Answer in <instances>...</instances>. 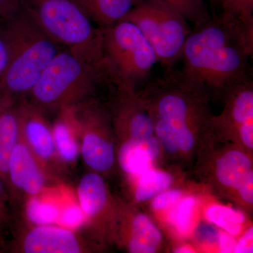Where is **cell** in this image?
Returning a JSON list of instances; mask_svg holds the SVG:
<instances>
[{"instance_id":"obj_1","label":"cell","mask_w":253,"mask_h":253,"mask_svg":"<svg viewBox=\"0 0 253 253\" xmlns=\"http://www.w3.org/2000/svg\"><path fill=\"white\" fill-rule=\"evenodd\" d=\"M219 14L195 26L184 44L181 74L211 98L250 81L253 51L252 14L220 7Z\"/></svg>"},{"instance_id":"obj_2","label":"cell","mask_w":253,"mask_h":253,"mask_svg":"<svg viewBox=\"0 0 253 253\" xmlns=\"http://www.w3.org/2000/svg\"><path fill=\"white\" fill-rule=\"evenodd\" d=\"M154 124L161 151L168 157L189 158L214 128L211 95L186 80L181 71H166L138 91Z\"/></svg>"},{"instance_id":"obj_3","label":"cell","mask_w":253,"mask_h":253,"mask_svg":"<svg viewBox=\"0 0 253 253\" xmlns=\"http://www.w3.org/2000/svg\"><path fill=\"white\" fill-rule=\"evenodd\" d=\"M3 21L9 61L0 89L17 99L27 97L48 65L66 48L40 26L23 4Z\"/></svg>"},{"instance_id":"obj_4","label":"cell","mask_w":253,"mask_h":253,"mask_svg":"<svg viewBox=\"0 0 253 253\" xmlns=\"http://www.w3.org/2000/svg\"><path fill=\"white\" fill-rule=\"evenodd\" d=\"M109 81L106 66L65 49L48 65L27 97L46 116H56L94 97L100 83Z\"/></svg>"},{"instance_id":"obj_5","label":"cell","mask_w":253,"mask_h":253,"mask_svg":"<svg viewBox=\"0 0 253 253\" xmlns=\"http://www.w3.org/2000/svg\"><path fill=\"white\" fill-rule=\"evenodd\" d=\"M43 29L61 46L91 62L107 67L102 33L76 0H22Z\"/></svg>"},{"instance_id":"obj_6","label":"cell","mask_w":253,"mask_h":253,"mask_svg":"<svg viewBox=\"0 0 253 253\" xmlns=\"http://www.w3.org/2000/svg\"><path fill=\"white\" fill-rule=\"evenodd\" d=\"M101 29L103 53L113 83L136 90L158 63L154 49L130 21L121 20Z\"/></svg>"},{"instance_id":"obj_7","label":"cell","mask_w":253,"mask_h":253,"mask_svg":"<svg viewBox=\"0 0 253 253\" xmlns=\"http://www.w3.org/2000/svg\"><path fill=\"white\" fill-rule=\"evenodd\" d=\"M122 20L139 28L166 71L182 57L191 30L185 16L172 5L163 0H144Z\"/></svg>"},{"instance_id":"obj_8","label":"cell","mask_w":253,"mask_h":253,"mask_svg":"<svg viewBox=\"0 0 253 253\" xmlns=\"http://www.w3.org/2000/svg\"><path fill=\"white\" fill-rule=\"evenodd\" d=\"M79 127L81 156L86 167L109 175L118 166L117 140L108 108L94 97L73 107Z\"/></svg>"},{"instance_id":"obj_9","label":"cell","mask_w":253,"mask_h":253,"mask_svg":"<svg viewBox=\"0 0 253 253\" xmlns=\"http://www.w3.org/2000/svg\"><path fill=\"white\" fill-rule=\"evenodd\" d=\"M85 233L58 224H32L17 216L14 217L4 252L85 253L96 251L97 243L90 236H86Z\"/></svg>"},{"instance_id":"obj_10","label":"cell","mask_w":253,"mask_h":253,"mask_svg":"<svg viewBox=\"0 0 253 253\" xmlns=\"http://www.w3.org/2000/svg\"><path fill=\"white\" fill-rule=\"evenodd\" d=\"M115 85L116 95L108 110L117 146L126 142L139 145L154 162L162 151L144 101L137 91L121 84Z\"/></svg>"},{"instance_id":"obj_11","label":"cell","mask_w":253,"mask_h":253,"mask_svg":"<svg viewBox=\"0 0 253 253\" xmlns=\"http://www.w3.org/2000/svg\"><path fill=\"white\" fill-rule=\"evenodd\" d=\"M78 204L86 219L85 231L96 243L113 241L118 201L113 197L102 175L90 171L80 179Z\"/></svg>"},{"instance_id":"obj_12","label":"cell","mask_w":253,"mask_h":253,"mask_svg":"<svg viewBox=\"0 0 253 253\" xmlns=\"http://www.w3.org/2000/svg\"><path fill=\"white\" fill-rule=\"evenodd\" d=\"M58 182L42 166L19 136L8 163L6 189L14 217L20 214L28 200L41 196Z\"/></svg>"},{"instance_id":"obj_13","label":"cell","mask_w":253,"mask_h":253,"mask_svg":"<svg viewBox=\"0 0 253 253\" xmlns=\"http://www.w3.org/2000/svg\"><path fill=\"white\" fill-rule=\"evenodd\" d=\"M20 137L50 175L61 181L68 169L60 161L51 124L28 97L18 99Z\"/></svg>"},{"instance_id":"obj_14","label":"cell","mask_w":253,"mask_h":253,"mask_svg":"<svg viewBox=\"0 0 253 253\" xmlns=\"http://www.w3.org/2000/svg\"><path fill=\"white\" fill-rule=\"evenodd\" d=\"M113 242L129 253H154L162 244L163 235L147 215L118 201Z\"/></svg>"},{"instance_id":"obj_15","label":"cell","mask_w":253,"mask_h":253,"mask_svg":"<svg viewBox=\"0 0 253 253\" xmlns=\"http://www.w3.org/2000/svg\"><path fill=\"white\" fill-rule=\"evenodd\" d=\"M239 144H225L210 154L211 183L226 192L236 195L241 186L253 177L252 159Z\"/></svg>"},{"instance_id":"obj_16","label":"cell","mask_w":253,"mask_h":253,"mask_svg":"<svg viewBox=\"0 0 253 253\" xmlns=\"http://www.w3.org/2000/svg\"><path fill=\"white\" fill-rule=\"evenodd\" d=\"M223 99L224 110L219 116H213V125L221 136L237 142L240 134L253 129L252 80L232 88Z\"/></svg>"},{"instance_id":"obj_17","label":"cell","mask_w":253,"mask_h":253,"mask_svg":"<svg viewBox=\"0 0 253 253\" xmlns=\"http://www.w3.org/2000/svg\"><path fill=\"white\" fill-rule=\"evenodd\" d=\"M51 127L60 161L69 170L81 157V136L73 107L60 111Z\"/></svg>"},{"instance_id":"obj_18","label":"cell","mask_w":253,"mask_h":253,"mask_svg":"<svg viewBox=\"0 0 253 253\" xmlns=\"http://www.w3.org/2000/svg\"><path fill=\"white\" fill-rule=\"evenodd\" d=\"M17 103V99L0 89V176L6 188L10 154L20 136Z\"/></svg>"},{"instance_id":"obj_19","label":"cell","mask_w":253,"mask_h":253,"mask_svg":"<svg viewBox=\"0 0 253 253\" xmlns=\"http://www.w3.org/2000/svg\"><path fill=\"white\" fill-rule=\"evenodd\" d=\"M93 22L100 28L112 26L123 19L144 0H76Z\"/></svg>"},{"instance_id":"obj_20","label":"cell","mask_w":253,"mask_h":253,"mask_svg":"<svg viewBox=\"0 0 253 253\" xmlns=\"http://www.w3.org/2000/svg\"><path fill=\"white\" fill-rule=\"evenodd\" d=\"M118 165L129 176H139L152 166L147 151L137 144L122 143L117 146Z\"/></svg>"},{"instance_id":"obj_21","label":"cell","mask_w":253,"mask_h":253,"mask_svg":"<svg viewBox=\"0 0 253 253\" xmlns=\"http://www.w3.org/2000/svg\"><path fill=\"white\" fill-rule=\"evenodd\" d=\"M172 183L173 176L169 173L149 168L138 176L134 198L139 203L150 201L169 189Z\"/></svg>"},{"instance_id":"obj_22","label":"cell","mask_w":253,"mask_h":253,"mask_svg":"<svg viewBox=\"0 0 253 253\" xmlns=\"http://www.w3.org/2000/svg\"><path fill=\"white\" fill-rule=\"evenodd\" d=\"M59 213L57 206L45 202L42 200L41 196H38L28 200L20 214L14 217H22L30 224L44 225L58 224Z\"/></svg>"},{"instance_id":"obj_23","label":"cell","mask_w":253,"mask_h":253,"mask_svg":"<svg viewBox=\"0 0 253 253\" xmlns=\"http://www.w3.org/2000/svg\"><path fill=\"white\" fill-rule=\"evenodd\" d=\"M206 219L231 236L241 234L246 217L242 212L221 205H212L206 210Z\"/></svg>"},{"instance_id":"obj_24","label":"cell","mask_w":253,"mask_h":253,"mask_svg":"<svg viewBox=\"0 0 253 253\" xmlns=\"http://www.w3.org/2000/svg\"><path fill=\"white\" fill-rule=\"evenodd\" d=\"M196 206V199L193 196H186L181 199L169 212L168 219L179 234L186 235L189 232Z\"/></svg>"},{"instance_id":"obj_25","label":"cell","mask_w":253,"mask_h":253,"mask_svg":"<svg viewBox=\"0 0 253 253\" xmlns=\"http://www.w3.org/2000/svg\"><path fill=\"white\" fill-rule=\"evenodd\" d=\"M14 214L4 181L0 176V253H4L11 236Z\"/></svg>"},{"instance_id":"obj_26","label":"cell","mask_w":253,"mask_h":253,"mask_svg":"<svg viewBox=\"0 0 253 253\" xmlns=\"http://www.w3.org/2000/svg\"><path fill=\"white\" fill-rule=\"evenodd\" d=\"M168 4L172 5L186 19L194 24L199 26L211 17L206 0H163Z\"/></svg>"},{"instance_id":"obj_27","label":"cell","mask_w":253,"mask_h":253,"mask_svg":"<svg viewBox=\"0 0 253 253\" xmlns=\"http://www.w3.org/2000/svg\"><path fill=\"white\" fill-rule=\"evenodd\" d=\"M58 224L76 231L85 229L86 219L79 204H68L60 209Z\"/></svg>"},{"instance_id":"obj_28","label":"cell","mask_w":253,"mask_h":253,"mask_svg":"<svg viewBox=\"0 0 253 253\" xmlns=\"http://www.w3.org/2000/svg\"><path fill=\"white\" fill-rule=\"evenodd\" d=\"M184 192L179 189H168L155 196L151 206L156 211H163L170 209L184 198Z\"/></svg>"},{"instance_id":"obj_29","label":"cell","mask_w":253,"mask_h":253,"mask_svg":"<svg viewBox=\"0 0 253 253\" xmlns=\"http://www.w3.org/2000/svg\"><path fill=\"white\" fill-rule=\"evenodd\" d=\"M9 61V48L2 26H0V84L7 68Z\"/></svg>"},{"instance_id":"obj_30","label":"cell","mask_w":253,"mask_h":253,"mask_svg":"<svg viewBox=\"0 0 253 253\" xmlns=\"http://www.w3.org/2000/svg\"><path fill=\"white\" fill-rule=\"evenodd\" d=\"M22 7V0H0V19H7Z\"/></svg>"},{"instance_id":"obj_31","label":"cell","mask_w":253,"mask_h":253,"mask_svg":"<svg viewBox=\"0 0 253 253\" xmlns=\"http://www.w3.org/2000/svg\"><path fill=\"white\" fill-rule=\"evenodd\" d=\"M217 5L248 14H253V0H219Z\"/></svg>"},{"instance_id":"obj_32","label":"cell","mask_w":253,"mask_h":253,"mask_svg":"<svg viewBox=\"0 0 253 253\" xmlns=\"http://www.w3.org/2000/svg\"><path fill=\"white\" fill-rule=\"evenodd\" d=\"M253 229L249 228L246 233L240 239L239 242L236 243L234 253H253Z\"/></svg>"},{"instance_id":"obj_33","label":"cell","mask_w":253,"mask_h":253,"mask_svg":"<svg viewBox=\"0 0 253 253\" xmlns=\"http://www.w3.org/2000/svg\"><path fill=\"white\" fill-rule=\"evenodd\" d=\"M219 242L221 253H234L236 244L234 236L224 231L219 233Z\"/></svg>"},{"instance_id":"obj_34","label":"cell","mask_w":253,"mask_h":253,"mask_svg":"<svg viewBox=\"0 0 253 253\" xmlns=\"http://www.w3.org/2000/svg\"><path fill=\"white\" fill-rule=\"evenodd\" d=\"M194 251H193L192 249L190 247H187V246H181V247L179 248V249H176L175 251V253H194Z\"/></svg>"},{"instance_id":"obj_35","label":"cell","mask_w":253,"mask_h":253,"mask_svg":"<svg viewBox=\"0 0 253 253\" xmlns=\"http://www.w3.org/2000/svg\"><path fill=\"white\" fill-rule=\"evenodd\" d=\"M213 1H214V3H215L216 4H218V2H219V0H212Z\"/></svg>"}]
</instances>
